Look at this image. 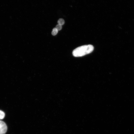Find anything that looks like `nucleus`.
<instances>
[{"instance_id":"f257e3e1","label":"nucleus","mask_w":134,"mask_h":134,"mask_svg":"<svg viewBox=\"0 0 134 134\" xmlns=\"http://www.w3.org/2000/svg\"><path fill=\"white\" fill-rule=\"evenodd\" d=\"M94 47L91 45H85L77 48L73 51L72 54L75 57H81L90 54L93 51Z\"/></svg>"},{"instance_id":"f03ea898","label":"nucleus","mask_w":134,"mask_h":134,"mask_svg":"<svg viewBox=\"0 0 134 134\" xmlns=\"http://www.w3.org/2000/svg\"><path fill=\"white\" fill-rule=\"evenodd\" d=\"M7 126L6 124L0 120V134H5L7 132Z\"/></svg>"},{"instance_id":"7ed1b4c3","label":"nucleus","mask_w":134,"mask_h":134,"mask_svg":"<svg viewBox=\"0 0 134 134\" xmlns=\"http://www.w3.org/2000/svg\"><path fill=\"white\" fill-rule=\"evenodd\" d=\"M5 116V113L4 111L0 110V120L3 119Z\"/></svg>"},{"instance_id":"20e7f679","label":"nucleus","mask_w":134,"mask_h":134,"mask_svg":"<svg viewBox=\"0 0 134 134\" xmlns=\"http://www.w3.org/2000/svg\"><path fill=\"white\" fill-rule=\"evenodd\" d=\"M58 23V24L62 26V25L64 24L65 21L63 19L61 18V19H59Z\"/></svg>"},{"instance_id":"39448f33","label":"nucleus","mask_w":134,"mask_h":134,"mask_svg":"<svg viewBox=\"0 0 134 134\" xmlns=\"http://www.w3.org/2000/svg\"><path fill=\"white\" fill-rule=\"evenodd\" d=\"M58 32V31L56 29V28H53V31H52V34L53 36H55V35H56L57 34Z\"/></svg>"},{"instance_id":"423d86ee","label":"nucleus","mask_w":134,"mask_h":134,"mask_svg":"<svg viewBox=\"0 0 134 134\" xmlns=\"http://www.w3.org/2000/svg\"><path fill=\"white\" fill-rule=\"evenodd\" d=\"M57 29L58 30V31H60L62 29V26L61 25L58 24L56 26V27Z\"/></svg>"}]
</instances>
